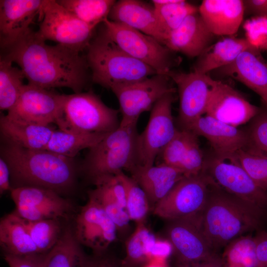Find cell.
<instances>
[{
	"label": "cell",
	"mask_w": 267,
	"mask_h": 267,
	"mask_svg": "<svg viewBox=\"0 0 267 267\" xmlns=\"http://www.w3.org/2000/svg\"><path fill=\"white\" fill-rule=\"evenodd\" d=\"M87 49L85 56L91 71L92 81L107 89L138 82L158 74L151 67L125 52L102 28Z\"/></svg>",
	"instance_id": "obj_4"
},
{
	"label": "cell",
	"mask_w": 267,
	"mask_h": 267,
	"mask_svg": "<svg viewBox=\"0 0 267 267\" xmlns=\"http://www.w3.org/2000/svg\"><path fill=\"white\" fill-rule=\"evenodd\" d=\"M0 245L4 254L15 256L39 254L22 218L13 211L1 218Z\"/></svg>",
	"instance_id": "obj_28"
},
{
	"label": "cell",
	"mask_w": 267,
	"mask_h": 267,
	"mask_svg": "<svg viewBox=\"0 0 267 267\" xmlns=\"http://www.w3.org/2000/svg\"><path fill=\"white\" fill-rule=\"evenodd\" d=\"M185 129L205 138L212 147L214 154L222 159L232 158L249 143L246 130L207 115L200 117Z\"/></svg>",
	"instance_id": "obj_20"
},
{
	"label": "cell",
	"mask_w": 267,
	"mask_h": 267,
	"mask_svg": "<svg viewBox=\"0 0 267 267\" xmlns=\"http://www.w3.org/2000/svg\"><path fill=\"white\" fill-rule=\"evenodd\" d=\"M23 220L39 254L48 253L55 245L62 234L61 224L58 219L35 222Z\"/></svg>",
	"instance_id": "obj_36"
},
{
	"label": "cell",
	"mask_w": 267,
	"mask_h": 267,
	"mask_svg": "<svg viewBox=\"0 0 267 267\" xmlns=\"http://www.w3.org/2000/svg\"><path fill=\"white\" fill-rule=\"evenodd\" d=\"M212 182L203 171L197 175L184 177L155 205L153 213L166 221L200 213L206 202Z\"/></svg>",
	"instance_id": "obj_11"
},
{
	"label": "cell",
	"mask_w": 267,
	"mask_h": 267,
	"mask_svg": "<svg viewBox=\"0 0 267 267\" xmlns=\"http://www.w3.org/2000/svg\"><path fill=\"white\" fill-rule=\"evenodd\" d=\"M102 23L104 31L121 48L158 74L167 75L180 61L175 52L150 36L108 18Z\"/></svg>",
	"instance_id": "obj_7"
},
{
	"label": "cell",
	"mask_w": 267,
	"mask_h": 267,
	"mask_svg": "<svg viewBox=\"0 0 267 267\" xmlns=\"http://www.w3.org/2000/svg\"><path fill=\"white\" fill-rule=\"evenodd\" d=\"M197 215L206 238L218 253L247 232L265 229L267 223V211L228 193L214 181Z\"/></svg>",
	"instance_id": "obj_2"
},
{
	"label": "cell",
	"mask_w": 267,
	"mask_h": 267,
	"mask_svg": "<svg viewBox=\"0 0 267 267\" xmlns=\"http://www.w3.org/2000/svg\"><path fill=\"white\" fill-rule=\"evenodd\" d=\"M255 252L259 267H267V231L262 229L254 236Z\"/></svg>",
	"instance_id": "obj_45"
},
{
	"label": "cell",
	"mask_w": 267,
	"mask_h": 267,
	"mask_svg": "<svg viewBox=\"0 0 267 267\" xmlns=\"http://www.w3.org/2000/svg\"><path fill=\"white\" fill-rule=\"evenodd\" d=\"M11 175L9 167L5 161L0 157V195L11 190Z\"/></svg>",
	"instance_id": "obj_48"
},
{
	"label": "cell",
	"mask_w": 267,
	"mask_h": 267,
	"mask_svg": "<svg viewBox=\"0 0 267 267\" xmlns=\"http://www.w3.org/2000/svg\"><path fill=\"white\" fill-rule=\"evenodd\" d=\"M198 137L191 132L188 145L179 167L185 177L197 175L203 171L204 168L205 159Z\"/></svg>",
	"instance_id": "obj_41"
},
{
	"label": "cell",
	"mask_w": 267,
	"mask_h": 267,
	"mask_svg": "<svg viewBox=\"0 0 267 267\" xmlns=\"http://www.w3.org/2000/svg\"><path fill=\"white\" fill-rule=\"evenodd\" d=\"M231 77L254 91L267 107V61L257 47L241 53L231 63L215 70Z\"/></svg>",
	"instance_id": "obj_22"
},
{
	"label": "cell",
	"mask_w": 267,
	"mask_h": 267,
	"mask_svg": "<svg viewBox=\"0 0 267 267\" xmlns=\"http://www.w3.org/2000/svg\"><path fill=\"white\" fill-rule=\"evenodd\" d=\"M177 85L179 96L178 120L181 129H186L206 114L210 86L208 74L171 71L167 75Z\"/></svg>",
	"instance_id": "obj_18"
},
{
	"label": "cell",
	"mask_w": 267,
	"mask_h": 267,
	"mask_svg": "<svg viewBox=\"0 0 267 267\" xmlns=\"http://www.w3.org/2000/svg\"><path fill=\"white\" fill-rule=\"evenodd\" d=\"M74 233L79 243L91 249L94 254L105 253L118 236L114 223L101 206L89 196L76 217Z\"/></svg>",
	"instance_id": "obj_14"
},
{
	"label": "cell",
	"mask_w": 267,
	"mask_h": 267,
	"mask_svg": "<svg viewBox=\"0 0 267 267\" xmlns=\"http://www.w3.org/2000/svg\"><path fill=\"white\" fill-rule=\"evenodd\" d=\"M0 129L7 143L30 150H46L53 131L50 125H44L11 119L0 118Z\"/></svg>",
	"instance_id": "obj_26"
},
{
	"label": "cell",
	"mask_w": 267,
	"mask_h": 267,
	"mask_svg": "<svg viewBox=\"0 0 267 267\" xmlns=\"http://www.w3.org/2000/svg\"><path fill=\"white\" fill-rule=\"evenodd\" d=\"M0 150V157L10 170L12 188L34 186L60 194L75 185L77 169L72 158L47 150H30L8 143Z\"/></svg>",
	"instance_id": "obj_3"
},
{
	"label": "cell",
	"mask_w": 267,
	"mask_h": 267,
	"mask_svg": "<svg viewBox=\"0 0 267 267\" xmlns=\"http://www.w3.org/2000/svg\"><path fill=\"white\" fill-rule=\"evenodd\" d=\"M85 267H122L121 261L112 257L106 255L105 253L94 254L89 257Z\"/></svg>",
	"instance_id": "obj_47"
},
{
	"label": "cell",
	"mask_w": 267,
	"mask_h": 267,
	"mask_svg": "<svg viewBox=\"0 0 267 267\" xmlns=\"http://www.w3.org/2000/svg\"><path fill=\"white\" fill-rule=\"evenodd\" d=\"M136 127L137 124L120 121L117 129L89 149L83 168L92 182L124 170L129 172L135 165V144L138 134Z\"/></svg>",
	"instance_id": "obj_5"
},
{
	"label": "cell",
	"mask_w": 267,
	"mask_h": 267,
	"mask_svg": "<svg viewBox=\"0 0 267 267\" xmlns=\"http://www.w3.org/2000/svg\"><path fill=\"white\" fill-rule=\"evenodd\" d=\"M254 47L246 38L227 36L212 44L198 57L193 71L208 74L231 63L241 53Z\"/></svg>",
	"instance_id": "obj_27"
},
{
	"label": "cell",
	"mask_w": 267,
	"mask_h": 267,
	"mask_svg": "<svg viewBox=\"0 0 267 267\" xmlns=\"http://www.w3.org/2000/svg\"><path fill=\"white\" fill-rule=\"evenodd\" d=\"M220 187L267 211V190L258 185L234 159H222L214 154L203 170Z\"/></svg>",
	"instance_id": "obj_13"
},
{
	"label": "cell",
	"mask_w": 267,
	"mask_h": 267,
	"mask_svg": "<svg viewBox=\"0 0 267 267\" xmlns=\"http://www.w3.org/2000/svg\"><path fill=\"white\" fill-rule=\"evenodd\" d=\"M108 19L150 36L164 45L168 37L154 6L141 0L116 1Z\"/></svg>",
	"instance_id": "obj_21"
},
{
	"label": "cell",
	"mask_w": 267,
	"mask_h": 267,
	"mask_svg": "<svg viewBox=\"0 0 267 267\" xmlns=\"http://www.w3.org/2000/svg\"><path fill=\"white\" fill-rule=\"evenodd\" d=\"M63 94L28 84L25 85L14 107L7 117L19 121L49 125L60 115Z\"/></svg>",
	"instance_id": "obj_17"
},
{
	"label": "cell",
	"mask_w": 267,
	"mask_h": 267,
	"mask_svg": "<svg viewBox=\"0 0 267 267\" xmlns=\"http://www.w3.org/2000/svg\"><path fill=\"white\" fill-rule=\"evenodd\" d=\"M244 14L267 18V0H242Z\"/></svg>",
	"instance_id": "obj_46"
},
{
	"label": "cell",
	"mask_w": 267,
	"mask_h": 267,
	"mask_svg": "<svg viewBox=\"0 0 267 267\" xmlns=\"http://www.w3.org/2000/svg\"><path fill=\"white\" fill-rule=\"evenodd\" d=\"M233 158L258 185L267 190V154L247 145L238 151Z\"/></svg>",
	"instance_id": "obj_39"
},
{
	"label": "cell",
	"mask_w": 267,
	"mask_h": 267,
	"mask_svg": "<svg viewBox=\"0 0 267 267\" xmlns=\"http://www.w3.org/2000/svg\"><path fill=\"white\" fill-rule=\"evenodd\" d=\"M210 91L206 115L238 127L249 122L260 107L251 103L230 86L208 75Z\"/></svg>",
	"instance_id": "obj_15"
},
{
	"label": "cell",
	"mask_w": 267,
	"mask_h": 267,
	"mask_svg": "<svg viewBox=\"0 0 267 267\" xmlns=\"http://www.w3.org/2000/svg\"><path fill=\"white\" fill-rule=\"evenodd\" d=\"M215 36L197 11L187 16L169 34L164 45L175 52H180L189 57H198L213 44Z\"/></svg>",
	"instance_id": "obj_23"
},
{
	"label": "cell",
	"mask_w": 267,
	"mask_h": 267,
	"mask_svg": "<svg viewBox=\"0 0 267 267\" xmlns=\"http://www.w3.org/2000/svg\"><path fill=\"white\" fill-rule=\"evenodd\" d=\"M249 146L267 154V107L263 104L246 130Z\"/></svg>",
	"instance_id": "obj_42"
},
{
	"label": "cell",
	"mask_w": 267,
	"mask_h": 267,
	"mask_svg": "<svg viewBox=\"0 0 267 267\" xmlns=\"http://www.w3.org/2000/svg\"><path fill=\"white\" fill-rule=\"evenodd\" d=\"M108 134L74 133L55 130L46 150L73 159L80 151L94 146Z\"/></svg>",
	"instance_id": "obj_30"
},
{
	"label": "cell",
	"mask_w": 267,
	"mask_h": 267,
	"mask_svg": "<svg viewBox=\"0 0 267 267\" xmlns=\"http://www.w3.org/2000/svg\"><path fill=\"white\" fill-rule=\"evenodd\" d=\"M244 24L246 39L253 45L267 50V18L255 17Z\"/></svg>",
	"instance_id": "obj_43"
},
{
	"label": "cell",
	"mask_w": 267,
	"mask_h": 267,
	"mask_svg": "<svg viewBox=\"0 0 267 267\" xmlns=\"http://www.w3.org/2000/svg\"><path fill=\"white\" fill-rule=\"evenodd\" d=\"M129 172L144 191L152 210L185 177L180 170L164 164L135 166Z\"/></svg>",
	"instance_id": "obj_25"
},
{
	"label": "cell",
	"mask_w": 267,
	"mask_h": 267,
	"mask_svg": "<svg viewBox=\"0 0 267 267\" xmlns=\"http://www.w3.org/2000/svg\"><path fill=\"white\" fill-rule=\"evenodd\" d=\"M89 257L81 248L74 232L68 228L44 257V267H85Z\"/></svg>",
	"instance_id": "obj_29"
},
{
	"label": "cell",
	"mask_w": 267,
	"mask_h": 267,
	"mask_svg": "<svg viewBox=\"0 0 267 267\" xmlns=\"http://www.w3.org/2000/svg\"><path fill=\"white\" fill-rule=\"evenodd\" d=\"M171 80L167 75L156 74L138 82L111 88L119 103L121 122L137 124L142 113L151 110L165 94L175 92Z\"/></svg>",
	"instance_id": "obj_12"
},
{
	"label": "cell",
	"mask_w": 267,
	"mask_h": 267,
	"mask_svg": "<svg viewBox=\"0 0 267 267\" xmlns=\"http://www.w3.org/2000/svg\"><path fill=\"white\" fill-rule=\"evenodd\" d=\"M174 267H222L220 258L196 263H182L175 262Z\"/></svg>",
	"instance_id": "obj_49"
},
{
	"label": "cell",
	"mask_w": 267,
	"mask_h": 267,
	"mask_svg": "<svg viewBox=\"0 0 267 267\" xmlns=\"http://www.w3.org/2000/svg\"><path fill=\"white\" fill-rule=\"evenodd\" d=\"M57 2L82 21L96 27L107 18L114 0H58Z\"/></svg>",
	"instance_id": "obj_33"
},
{
	"label": "cell",
	"mask_w": 267,
	"mask_h": 267,
	"mask_svg": "<svg viewBox=\"0 0 267 267\" xmlns=\"http://www.w3.org/2000/svg\"><path fill=\"white\" fill-rule=\"evenodd\" d=\"M118 113L91 91L63 94L62 109L55 124L66 132L108 134L119 127Z\"/></svg>",
	"instance_id": "obj_6"
},
{
	"label": "cell",
	"mask_w": 267,
	"mask_h": 267,
	"mask_svg": "<svg viewBox=\"0 0 267 267\" xmlns=\"http://www.w3.org/2000/svg\"><path fill=\"white\" fill-rule=\"evenodd\" d=\"M222 267H259L254 236H241L229 243L221 255Z\"/></svg>",
	"instance_id": "obj_34"
},
{
	"label": "cell",
	"mask_w": 267,
	"mask_h": 267,
	"mask_svg": "<svg viewBox=\"0 0 267 267\" xmlns=\"http://www.w3.org/2000/svg\"><path fill=\"white\" fill-rule=\"evenodd\" d=\"M39 18L37 32L42 39L80 52L87 48L96 27L79 19L55 0H46Z\"/></svg>",
	"instance_id": "obj_8"
},
{
	"label": "cell",
	"mask_w": 267,
	"mask_h": 267,
	"mask_svg": "<svg viewBox=\"0 0 267 267\" xmlns=\"http://www.w3.org/2000/svg\"><path fill=\"white\" fill-rule=\"evenodd\" d=\"M126 190V210L131 221L136 224L145 223L150 208L147 197L142 189L130 177L121 171L117 174Z\"/></svg>",
	"instance_id": "obj_37"
},
{
	"label": "cell",
	"mask_w": 267,
	"mask_h": 267,
	"mask_svg": "<svg viewBox=\"0 0 267 267\" xmlns=\"http://www.w3.org/2000/svg\"><path fill=\"white\" fill-rule=\"evenodd\" d=\"M175 93L165 94L150 110L146 126L136 138L135 166L154 165L160 152L172 140L178 130L175 126L172 111Z\"/></svg>",
	"instance_id": "obj_9"
},
{
	"label": "cell",
	"mask_w": 267,
	"mask_h": 267,
	"mask_svg": "<svg viewBox=\"0 0 267 267\" xmlns=\"http://www.w3.org/2000/svg\"><path fill=\"white\" fill-rule=\"evenodd\" d=\"M191 134V131L189 130L178 129L172 140L158 155L155 161H158L157 165L164 164L179 169Z\"/></svg>",
	"instance_id": "obj_40"
},
{
	"label": "cell",
	"mask_w": 267,
	"mask_h": 267,
	"mask_svg": "<svg viewBox=\"0 0 267 267\" xmlns=\"http://www.w3.org/2000/svg\"><path fill=\"white\" fill-rule=\"evenodd\" d=\"M198 12L216 36H233L245 15L242 0H204Z\"/></svg>",
	"instance_id": "obj_24"
},
{
	"label": "cell",
	"mask_w": 267,
	"mask_h": 267,
	"mask_svg": "<svg viewBox=\"0 0 267 267\" xmlns=\"http://www.w3.org/2000/svg\"><path fill=\"white\" fill-rule=\"evenodd\" d=\"M6 49L3 57L16 63L28 83L49 89L66 87L82 92L89 69L86 56L59 44H46L31 28Z\"/></svg>",
	"instance_id": "obj_1"
},
{
	"label": "cell",
	"mask_w": 267,
	"mask_h": 267,
	"mask_svg": "<svg viewBox=\"0 0 267 267\" xmlns=\"http://www.w3.org/2000/svg\"><path fill=\"white\" fill-rule=\"evenodd\" d=\"M47 0H0V44L3 49L13 44L30 29L41 14Z\"/></svg>",
	"instance_id": "obj_19"
},
{
	"label": "cell",
	"mask_w": 267,
	"mask_h": 267,
	"mask_svg": "<svg viewBox=\"0 0 267 267\" xmlns=\"http://www.w3.org/2000/svg\"><path fill=\"white\" fill-rule=\"evenodd\" d=\"M44 255L15 256L4 254V259L9 267H44Z\"/></svg>",
	"instance_id": "obj_44"
},
{
	"label": "cell",
	"mask_w": 267,
	"mask_h": 267,
	"mask_svg": "<svg viewBox=\"0 0 267 267\" xmlns=\"http://www.w3.org/2000/svg\"><path fill=\"white\" fill-rule=\"evenodd\" d=\"M25 76L22 70L14 66L9 60L0 57V109L8 112L18 101L24 86Z\"/></svg>",
	"instance_id": "obj_31"
},
{
	"label": "cell",
	"mask_w": 267,
	"mask_h": 267,
	"mask_svg": "<svg viewBox=\"0 0 267 267\" xmlns=\"http://www.w3.org/2000/svg\"><path fill=\"white\" fill-rule=\"evenodd\" d=\"M197 214L166 221L164 234L176 262L196 263L221 257L206 238Z\"/></svg>",
	"instance_id": "obj_10"
},
{
	"label": "cell",
	"mask_w": 267,
	"mask_h": 267,
	"mask_svg": "<svg viewBox=\"0 0 267 267\" xmlns=\"http://www.w3.org/2000/svg\"><path fill=\"white\" fill-rule=\"evenodd\" d=\"M19 216L30 222L65 217L71 209L69 202L48 189L21 186L10 190Z\"/></svg>",
	"instance_id": "obj_16"
},
{
	"label": "cell",
	"mask_w": 267,
	"mask_h": 267,
	"mask_svg": "<svg viewBox=\"0 0 267 267\" xmlns=\"http://www.w3.org/2000/svg\"><path fill=\"white\" fill-rule=\"evenodd\" d=\"M154 237L145 223L136 224L134 232L126 243V254L121 261L122 267H143L151 257Z\"/></svg>",
	"instance_id": "obj_32"
},
{
	"label": "cell",
	"mask_w": 267,
	"mask_h": 267,
	"mask_svg": "<svg viewBox=\"0 0 267 267\" xmlns=\"http://www.w3.org/2000/svg\"><path fill=\"white\" fill-rule=\"evenodd\" d=\"M152 2L168 37L187 16L198 11V7L182 0H153Z\"/></svg>",
	"instance_id": "obj_35"
},
{
	"label": "cell",
	"mask_w": 267,
	"mask_h": 267,
	"mask_svg": "<svg viewBox=\"0 0 267 267\" xmlns=\"http://www.w3.org/2000/svg\"><path fill=\"white\" fill-rule=\"evenodd\" d=\"M143 267H166L165 266L159 263H151L149 264L147 263Z\"/></svg>",
	"instance_id": "obj_50"
},
{
	"label": "cell",
	"mask_w": 267,
	"mask_h": 267,
	"mask_svg": "<svg viewBox=\"0 0 267 267\" xmlns=\"http://www.w3.org/2000/svg\"><path fill=\"white\" fill-rule=\"evenodd\" d=\"M89 196L94 199L103 208L115 224L118 236L125 235L130 228V217L126 210L114 197L105 188L95 185L89 192Z\"/></svg>",
	"instance_id": "obj_38"
}]
</instances>
